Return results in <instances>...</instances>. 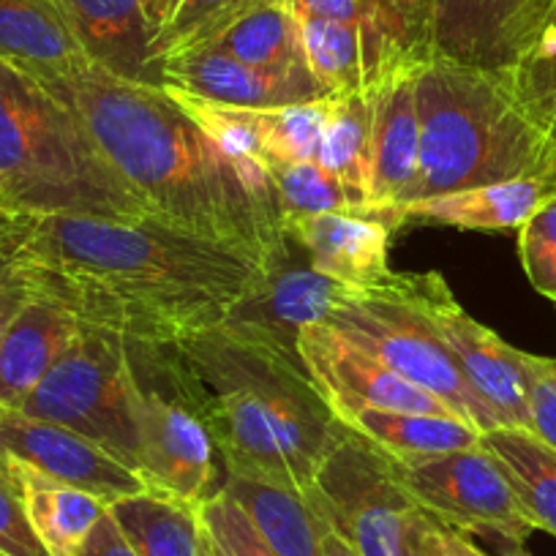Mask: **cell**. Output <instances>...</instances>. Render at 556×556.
<instances>
[{"label": "cell", "mask_w": 556, "mask_h": 556, "mask_svg": "<svg viewBox=\"0 0 556 556\" xmlns=\"http://www.w3.org/2000/svg\"><path fill=\"white\" fill-rule=\"evenodd\" d=\"M88 131L148 216L211 240L270 273L290 251L270 175L232 162L164 85L128 83L85 63L36 77Z\"/></svg>", "instance_id": "obj_1"}, {"label": "cell", "mask_w": 556, "mask_h": 556, "mask_svg": "<svg viewBox=\"0 0 556 556\" xmlns=\"http://www.w3.org/2000/svg\"><path fill=\"white\" fill-rule=\"evenodd\" d=\"M28 256L83 325L146 346H173L222 325L260 278L238 251L151 216L137 224L30 216Z\"/></svg>", "instance_id": "obj_2"}, {"label": "cell", "mask_w": 556, "mask_h": 556, "mask_svg": "<svg viewBox=\"0 0 556 556\" xmlns=\"http://www.w3.org/2000/svg\"><path fill=\"white\" fill-rule=\"evenodd\" d=\"M167 350L180 395L211 434L227 475L306 491L344 424L301 357L216 325Z\"/></svg>", "instance_id": "obj_3"}, {"label": "cell", "mask_w": 556, "mask_h": 556, "mask_svg": "<svg viewBox=\"0 0 556 556\" xmlns=\"http://www.w3.org/2000/svg\"><path fill=\"white\" fill-rule=\"evenodd\" d=\"M415 96L420 123L415 200L556 175V134L532 115L513 72L434 55L417 72Z\"/></svg>", "instance_id": "obj_4"}, {"label": "cell", "mask_w": 556, "mask_h": 556, "mask_svg": "<svg viewBox=\"0 0 556 556\" xmlns=\"http://www.w3.org/2000/svg\"><path fill=\"white\" fill-rule=\"evenodd\" d=\"M0 200L34 216L148 218L83 123L36 77L0 58Z\"/></svg>", "instance_id": "obj_5"}, {"label": "cell", "mask_w": 556, "mask_h": 556, "mask_svg": "<svg viewBox=\"0 0 556 556\" xmlns=\"http://www.w3.org/2000/svg\"><path fill=\"white\" fill-rule=\"evenodd\" d=\"M137 475L162 500L200 507L216 494V445L180 395L167 350L128 341Z\"/></svg>", "instance_id": "obj_6"}, {"label": "cell", "mask_w": 556, "mask_h": 556, "mask_svg": "<svg viewBox=\"0 0 556 556\" xmlns=\"http://www.w3.org/2000/svg\"><path fill=\"white\" fill-rule=\"evenodd\" d=\"M128 388L131 361L126 336L101 325H83L77 339L17 409L88 437L137 472V431Z\"/></svg>", "instance_id": "obj_7"}, {"label": "cell", "mask_w": 556, "mask_h": 556, "mask_svg": "<svg viewBox=\"0 0 556 556\" xmlns=\"http://www.w3.org/2000/svg\"><path fill=\"white\" fill-rule=\"evenodd\" d=\"M401 281L404 273H399V281L390 290L371 292L363 301L333 312L325 323L377 355L406 382L440 399L453 417L475 426L480 434L500 429L496 417L467 382L440 330L401 295Z\"/></svg>", "instance_id": "obj_8"}, {"label": "cell", "mask_w": 556, "mask_h": 556, "mask_svg": "<svg viewBox=\"0 0 556 556\" xmlns=\"http://www.w3.org/2000/svg\"><path fill=\"white\" fill-rule=\"evenodd\" d=\"M303 500L361 556H399L406 523L420 510L401 483L399 467L346 426Z\"/></svg>", "instance_id": "obj_9"}, {"label": "cell", "mask_w": 556, "mask_h": 556, "mask_svg": "<svg viewBox=\"0 0 556 556\" xmlns=\"http://www.w3.org/2000/svg\"><path fill=\"white\" fill-rule=\"evenodd\" d=\"M399 475L415 505L445 527L500 538L513 551L523 548L534 532L505 472L483 445L399 467Z\"/></svg>", "instance_id": "obj_10"}, {"label": "cell", "mask_w": 556, "mask_h": 556, "mask_svg": "<svg viewBox=\"0 0 556 556\" xmlns=\"http://www.w3.org/2000/svg\"><path fill=\"white\" fill-rule=\"evenodd\" d=\"M401 295L440 330L467 382L496 417L500 429L532 431L523 352L469 317L440 273H404Z\"/></svg>", "instance_id": "obj_11"}, {"label": "cell", "mask_w": 556, "mask_h": 556, "mask_svg": "<svg viewBox=\"0 0 556 556\" xmlns=\"http://www.w3.org/2000/svg\"><path fill=\"white\" fill-rule=\"evenodd\" d=\"M298 355L336 417L350 409L451 415L440 399L406 382L377 355L363 350L328 323H312L301 328Z\"/></svg>", "instance_id": "obj_12"}, {"label": "cell", "mask_w": 556, "mask_h": 556, "mask_svg": "<svg viewBox=\"0 0 556 556\" xmlns=\"http://www.w3.org/2000/svg\"><path fill=\"white\" fill-rule=\"evenodd\" d=\"M368 290L341 285L336 278L292 262L290 251L270 273H260L251 290L224 317V328L249 339L265 341L276 350L298 355V333L312 323H325L333 312L363 301Z\"/></svg>", "instance_id": "obj_13"}, {"label": "cell", "mask_w": 556, "mask_h": 556, "mask_svg": "<svg viewBox=\"0 0 556 556\" xmlns=\"http://www.w3.org/2000/svg\"><path fill=\"white\" fill-rule=\"evenodd\" d=\"M556 0H434V55L516 68L554 17Z\"/></svg>", "instance_id": "obj_14"}, {"label": "cell", "mask_w": 556, "mask_h": 556, "mask_svg": "<svg viewBox=\"0 0 556 556\" xmlns=\"http://www.w3.org/2000/svg\"><path fill=\"white\" fill-rule=\"evenodd\" d=\"M0 456L23 462L36 472L99 496L106 507L128 496L146 494L139 475L88 437L30 417L14 406H0Z\"/></svg>", "instance_id": "obj_15"}, {"label": "cell", "mask_w": 556, "mask_h": 556, "mask_svg": "<svg viewBox=\"0 0 556 556\" xmlns=\"http://www.w3.org/2000/svg\"><path fill=\"white\" fill-rule=\"evenodd\" d=\"M399 222L379 211L319 213L285 224L287 240L314 270L357 290L382 292L399 281L390 270V238Z\"/></svg>", "instance_id": "obj_16"}, {"label": "cell", "mask_w": 556, "mask_h": 556, "mask_svg": "<svg viewBox=\"0 0 556 556\" xmlns=\"http://www.w3.org/2000/svg\"><path fill=\"white\" fill-rule=\"evenodd\" d=\"M83 330L74 308L30 265V292L0 339V406L17 409Z\"/></svg>", "instance_id": "obj_17"}, {"label": "cell", "mask_w": 556, "mask_h": 556, "mask_svg": "<svg viewBox=\"0 0 556 556\" xmlns=\"http://www.w3.org/2000/svg\"><path fill=\"white\" fill-rule=\"evenodd\" d=\"M417 72L395 74L371 88V189L368 207L401 224L399 207L417 197L420 184V123H417Z\"/></svg>", "instance_id": "obj_18"}, {"label": "cell", "mask_w": 556, "mask_h": 556, "mask_svg": "<svg viewBox=\"0 0 556 556\" xmlns=\"http://www.w3.org/2000/svg\"><path fill=\"white\" fill-rule=\"evenodd\" d=\"M162 79L169 88L186 90L200 99L251 110L306 104L330 96L312 74H267L211 47L167 58L162 63Z\"/></svg>", "instance_id": "obj_19"}, {"label": "cell", "mask_w": 556, "mask_h": 556, "mask_svg": "<svg viewBox=\"0 0 556 556\" xmlns=\"http://www.w3.org/2000/svg\"><path fill=\"white\" fill-rule=\"evenodd\" d=\"M93 66L128 83L164 85L139 0H47Z\"/></svg>", "instance_id": "obj_20"}, {"label": "cell", "mask_w": 556, "mask_h": 556, "mask_svg": "<svg viewBox=\"0 0 556 556\" xmlns=\"http://www.w3.org/2000/svg\"><path fill=\"white\" fill-rule=\"evenodd\" d=\"M556 194V175L502 180L453 194L424 197L399 207L401 224H447L458 229H521Z\"/></svg>", "instance_id": "obj_21"}, {"label": "cell", "mask_w": 556, "mask_h": 556, "mask_svg": "<svg viewBox=\"0 0 556 556\" xmlns=\"http://www.w3.org/2000/svg\"><path fill=\"white\" fill-rule=\"evenodd\" d=\"M357 34L366 90L420 72L434 58V0H361Z\"/></svg>", "instance_id": "obj_22"}, {"label": "cell", "mask_w": 556, "mask_h": 556, "mask_svg": "<svg viewBox=\"0 0 556 556\" xmlns=\"http://www.w3.org/2000/svg\"><path fill=\"white\" fill-rule=\"evenodd\" d=\"M341 424L399 467L429 462L447 453L480 445V431L451 415L393 409H350L339 415Z\"/></svg>", "instance_id": "obj_23"}, {"label": "cell", "mask_w": 556, "mask_h": 556, "mask_svg": "<svg viewBox=\"0 0 556 556\" xmlns=\"http://www.w3.org/2000/svg\"><path fill=\"white\" fill-rule=\"evenodd\" d=\"M12 469L14 480L23 494L25 513L50 556H79L90 532L106 513V505L99 496L83 489L61 483L50 475L36 472L34 467L14 458L0 456Z\"/></svg>", "instance_id": "obj_24"}, {"label": "cell", "mask_w": 556, "mask_h": 556, "mask_svg": "<svg viewBox=\"0 0 556 556\" xmlns=\"http://www.w3.org/2000/svg\"><path fill=\"white\" fill-rule=\"evenodd\" d=\"M0 58L30 77L90 63L47 0H0Z\"/></svg>", "instance_id": "obj_25"}, {"label": "cell", "mask_w": 556, "mask_h": 556, "mask_svg": "<svg viewBox=\"0 0 556 556\" xmlns=\"http://www.w3.org/2000/svg\"><path fill=\"white\" fill-rule=\"evenodd\" d=\"M205 47L267 74H312L303 58L301 25L281 0H256Z\"/></svg>", "instance_id": "obj_26"}, {"label": "cell", "mask_w": 556, "mask_h": 556, "mask_svg": "<svg viewBox=\"0 0 556 556\" xmlns=\"http://www.w3.org/2000/svg\"><path fill=\"white\" fill-rule=\"evenodd\" d=\"M276 556H323V523L301 491L227 475L222 485Z\"/></svg>", "instance_id": "obj_27"}, {"label": "cell", "mask_w": 556, "mask_h": 556, "mask_svg": "<svg viewBox=\"0 0 556 556\" xmlns=\"http://www.w3.org/2000/svg\"><path fill=\"white\" fill-rule=\"evenodd\" d=\"M480 445L496 458L534 529L556 538V451L529 429H494Z\"/></svg>", "instance_id": "obj_28"}, {"label": "cell", "mask_w": 556, "mask_h": 556, "mask_svg": "<svg viewBox=\"0 0 556 556\" xmlns=\"http://www.w3.org/2000/svg\"><path fill=\"white\" fill-rule=\"evenodd\" d=\"M371 131L374 101L368 90L330 93L328 123L319 142L317 162L339 178L357 211L368 207L371 189Z\"/></svg>", "instance_id": "obj_29"}, {"label": "cell", "mask_w": 556, "mask_h": 556, "mask_svg": "<svg viewBox=\"0 0 556 556\" xmlns=\"http://www.w3.org/2000/svg\"><path fill=\"white\" fill-rule=\"evenodd\" d=\"M110 516L139 556H200V513L197 507L137 494L112 502Z\"/></svg>", "instance_id": "obj_30"}, {"label": "cell", "mask_w": 556, "mask_h": 556, "mask_svg": "<svg viewBox=\"0 0 556 556\" xmlns=\"http://www.w3.org/2000/svg\"><path fill=\"white\" fill-rule=\"evenodd\" d=\"M298 25H301L306 66L325 93H357V90H366L357 25L317 17L298 20Z\"/></svg>", "instance_id": "obj_31"}, {"label": "cell", "mask_w": 556, "mask_h": 556, "mask_svg": "<svg viewBox=\"0 0 556 556\" xmlns=\"http://www.w3.org/2000/svg\"><path fill=\"white\" fill-rule=\"evenodd\" d=\"M328 110L330 96L306 101V104L256 110L267 173L278 164H301L317 159L325 123H328Z\"/></svg>", "instance_id": "obj_32"}, {"label": "cell", "mask_w": 556, "mask_h": 556, "mask_svg": "<svg viewBox=\"0 0 556 556\" xmlns=\"http://www.w3.org/2000/svg\"><path fill=\"white\" fill-rule=\"evenodd\" d=\"M267 175H270L273 189H276L281 227L287 222H295V218L319 216V213L357 211L339 178L330 169H325L317 159L301 164H278Z\"/></svg>", "instance_id": "obj_33"}, {"label": "cell", "mask_w": 556, "mask_h": 556, "mask_svg": "<svg viewBox=\"0 0 556 556\" xmlns=\"http://www.w3.org/2000/svg\"><path fill=\"white\" fill-rule=\"evenodd\" d=\"M256 0H180L169 23L153 39L151 55L156 66L180 52L205 47Z\"/></svg>", "instance_id": "obj_34"}, {"label": "cell", "mask_w": 556, "mask_h": 556, "mask_svg": "<svg viewBox=\"0 0 556 556\" xmlns=\"http://www.w3.org/2000/svg\"><path fill=\"white\" fill-rule=\"evenodd\" d=\"M30 216L0 200V339L30 292Z\"/></svg>", "instance_id": "obj_35"}, {"label": "cell", "mask_w": 556, "mask_h": 556, "mask_svg": "<svg viewBox=\"0 0 556 556\" xmlns=\"http://www.w3.org/2000/svg\"><path fill=\"white\" fill-rule=\"evenodd\" d=\"M518 254L529 285L556 306V194L518 229Z\"/></svg>", "instance_id": "obj_36"}, {"label": "cell", "mask_w": 556, "mask_h": 556, "mask_svg": "<svg viewBox=\"0 0 556 556\" xmlns=\"http://www.w3.org/2000/svg\"><path fill=\"white\" fill-rule=\"evenodd\" d=\"M200 523L207 529L222 556H276L270 545L262 540L254 523L243 513V507L224 489H218L205 505L197 507Z\"/></svg>", "instance_id": "obj_37"}, {"label": "cell", "mask_w": 556, "mask_h": 556, "mask_svg": "<svg viewBox=\"0 0 556 556\" xmlns=\"http://www.w3.org/2000/svg\"><path fill=\"white\" fill-rule=\"evenodd\" d=\"M0 551H7L9 556H50L30 527L20 485L3 458H0Z\"/></svg>", "instance_id": "obj_38"}, {"label": "cell", "mask_w": 556, "mask_h": 556, "mask_svg": "<svg viewBox=\"0 0 556 556\" xmlns=\"http://www.w3.org/2000/svg\"><path fill=\"white\" fill-rule=\"evenodd\" d=\"M510 72L532 115L556 134V52H532Z\"/></svg>", "instance_id": "obj_39"}, {"label": "cell", "mask_w": 556, "mask_h": 556, "mask_svg": "<svg viewBox=\"0 0 556 556\" xmlns=\"http://www.w3.org/2000/svg\"><path fill=\"white\" fill-rule=\"evenodd\" d=\"M523 366L529 379V415L532 431L556 451V374L551 371L548 357L523 352Z\"/></svg>", "instance_id": "obj_40"}, {"label": "cell", "mask_w": 556, "mask_h": 556, "mask_svg": "<svg viewBox=\"0 0 556 556\" xmlns=\"http://www.w3.org/2000/svg\"><path fill=\"white\" fill-rule=\"evenodd\" d=\"M399 556H442L440 521L431 518L429 513L417 510L406 523Z\"/></svg>", "instance_id": "obj_41"}, {"label": "cell", "mask_w": 556, "mask_h": 556, "mask_svg": "<svg viewBox=\"0 0 556 556\" xmlns=\"http://www.w3.org/2000/svg\"><path fill=\"white\" fill-rule=\"evenodd\" d=\"M281 3L295 14V20L317 17L357 25L361 17V0H281Z\"/></svg>", "instance_id": "obj_42"}, {"label": "cell", "mask_w": 556, "mask_h": 556, "mask_svg": "<svg viewBox=\"0 0 556 556\" xmlns=\"http://www.w3.org/2000/svg\"><path fill=\"white\" fill-rule=\"evenodd\" d=\"M79 556H139L134 551V545L128 543L126 534L121 532V527L115 523V518L110 516V510L99 518V523L90 532L88 543H85L83 554Z\"/></svg>", "instance_id": "obj_43"}, {"label": "cell", "mask_w": 556, "mask_h": 556, "mask_svg": "<svg viewBox=\"0 0 556 556\" xmlns=\"http://www.w3.org/2000/svg\"><path fill=\"white\" fill-rule=\"evenodd\" d=\"M178 3L180 0H139L142 14H146L148 30H151V47H153V39L162 34V28L169 23V17L175 14Z\"/></svg>", "instance_id": "obj_44"}, {"label": "cell", "mask_w": 556, "mask_h": 556, "mask_svg": "<svg viewBox=\"0 0 556 556\" xmlns=\"http://www.w3.org/2000/svg\"><path fill=\"white\" fill-rule=\"evenodd\" d=\"M440 538L442 556H489L469 540V534L458 532V529L453 527H445V523H440Z\"/></svg>", "instance_id": "obj_45"}, {"label": "cell", "mask_w": 556, "mask_h": 556, "mask_svg": "<svg viewBox=\"0 0 556 556\" xmlns=\"http://www.w3.org/2000/svg\"><path fill=\"white\" fill-rule=\"evenodd\" d=\"M319 523H323V556H361V551L350 540L341 538L330 523H325L323 518H319Z\"/></svg>", "instance_id": "obj_46"}, {"label": "cell", "mask_w": 556, "mask_h": 556, "mask_svg": "<svg viewBox=\"0 0 556 556\" xmlns=\"http://www.w3.org/2000/svg\"><path fill=\"white\" fill-rule=\"evenodd\" d=\"M532 52H556V17L551 20L548 23V28L543 30V36H540V41L538 45H534V50ZM532 52H529V55H532Z\"/></svg>", "instance_id": "obj_47"}, {"label": "cell", "mask_w": 556, "mask_h": 556, "mask_svg": "<svg viewBox=\"0 0 556 556\" xmlns=\"http://www.w3.org/2000/svg\"><path fill=\"white\" fill-rule=\"evenodd\" d=\"M200 556H222V551H218V545L213 543V538L207 534L205 527H202V532H200Z\"/></svg>", "instance_id": "obj_48"}, {"label": "cell", "mask_w": 556, "mask_h": 556, "mask_svg": "<svg viewBox=\"0 0 556 556\" xmlns=\"http://www.w3.org/2000/svg\"><path fill=\"white\" fill-rule=\"evenodd\" d=\"M513 556H529V554L523 548H518V551H513Z\"/></svg>", "instance_id": "obj_49"}, {"label": "cell", "mask_w": 556, "mask_h": 556, "mask_svg": "<svg viewBox=\"0 0 556 556\" xmlns=\"http://www.w3.org/2000/svg\"><path fill=\"white\" fill-rule=\"evenodd\" d=\"M0 556H9V554H7V551H0Z\"/></svg>", "instance_id": "obj_50"}, {"label": "cell", "mask_w": 556, "mask_h": 556, "mask_svg": "<svg viewBox=\"0 0 556 556\" xmlns=\"http://www.w3.org/2000/svg\"><path fill=\"white\" fill-rule=\"evenodd\" d=\"M554 17H556V9H554ZM554 17H551V20H554Z\"/></svg>", "instance_id": "obj_51"}]
</instances>
